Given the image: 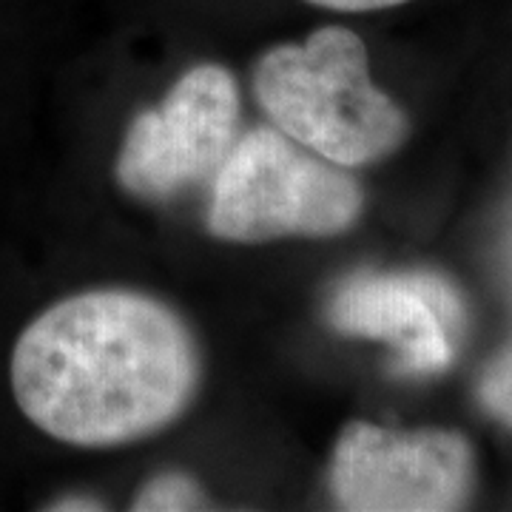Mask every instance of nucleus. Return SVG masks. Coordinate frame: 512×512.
<instances>
[{
	"label": "nucleus",
	"instance_id": "obj_9",
	"mask_svg": "<svg viewBox=\"0 0 512 512\" xmlns=\"http://www.w3.org/2000/svg\"><path fill=\"white\" fill-rule=\"evenodd\" d=\"M319 9L330 12H376V9H390V6H402L407 0H305Z\"/></svg>",
	"mask_w": 512,
	"mask_h": 512
},
{
	"label": "nucleus",
	"instance_id": "obj_10",
	"mask_svg": "<svg viewBox=\"0 0 512 512\" xmlns=\"http://www.w3.org/2000/svg\"><path fill=\"white\" fill-rule=\"evenodd\" d=\"M46 510H103V504L89 498V495H63V498H55L52 504H46Z\"/></svg>",
	"mask_w": 512,
	"mask_h": 512
},
{
	"label": "nucleus",
	"instance_id": "obj_8",
	"mask_svg": "<svg viewBox=\"0 0 512 512\" xmlns=\"http://www.w3.org/2000/svg\"><path fill=\"white\" fill-rule=\"evenodd\" d=\"M481 402L495 419H501L512 427V342L484 370Z\"/></svg>",
	"mask_w": 512,
	"mask_h": 512
},
{
	"label": "nucleus",
	"instance_id": "obj_4",
	"mask_svg": "<svg viewBox=\"0 0 512 512\" xmlns=\"http://www.w3.org/2000/svg\"><path fill=\"white\" fill-rule=\"evenodd\" d=\"M239 89L220 63H200L154 109L140 111L117 154V183L134 200L165 202L214 180L237 143Z\"/></svg>",
	"mask_w": 512,
	"mask_h": 512
},
{
	"label": "nucleus",
	"instance_id": "obj_3",
	"mask_svg": "<svg viewBox=\"0 0 512 512\" xmlns=\"http://www.w3.org/2000/svg\"><path fill=\"white\" fill-rule=\"evenodd\" d=\"M359 183L271 126L237 137L214 174L208 231L222 242L256 245L285 237L328 239L362 217Z\"/></svg>",
	"mask_w": 512,
	"mask_h": 512
},
{
	"label": "nucleus",
	"instance_id": "obj_6",
	"mask_svg": "<svg viewBox=\"0 0 512 512\" xmlns=\"http://www.w3.org/2000/svg\"><path fill=\"white\" fill-rule=\"evenodd\" d=\"M328 322L345 336L393 345L407 373H436L453 359L464 308L441 276L362 274L330 299Z\"/></svg>",
	"mask_w": 512,
	"mask_h": 512
},
{
	"label": "nucleus",
	"instance_id": "obj_7",
	"mask_svg": "<svg viewBox=\"0 0 512 512\" xmlns=\"http://www.w3.org/2000/svg\"><path fill=\"white\" fill-rule=\"evenodd\" d=\"M208 507V498L202 487L185 473H163L148 481L140 493L134 495L131 510L143 512H177V510H202Z\"/></svg>",
	"mask_w": 512,
	"mask_h": 512
},
{
	"label": "nucleus",
	"instance_id": "obj_5",
	"mask_svg": "<svg viewBox=\"0 0 512 512\" xmlns=\"http://www.w3.org/2000/svg\"><path fill=\"white\" fill-rule=\"evenodd\" d=\"M476 461L453 430L396 433L350 421L333 447L328 487L342 510L444 512L467 504Z\"/></svg>",
	"mask_w": 512,
	"mask_h": 512
},
{
	"label": "nucleus",
	"instance_id": "obj_1",
	"mask_svg": "<svg viewBox=\"0 0 512 512\" xmlns=\"http://www.w3.org/2000/svg\"><path fill=\"white\" fill-rule=\"evenodd\" d=\"M202 353L163 299L128 288L80 291L29 319L9 353L20 416L69 447H120L191 407Z\"/></svg>",
	"mask_w": 512,
	"mask_h": 512
},
{
	"label": "nucleus",
	"instance_id": "obj_2",
	"mask_svg": "<svg viewBox=\"0 0 512 512\" xmlns=\"http://www.w3.org/2000/svg\"><path fill=\"white\" fill-rule=\"evenodd\" d=\"M254 97L279 131L342 168L384 160L407 140L404 111L370 80L362 37L322 26L259 57Z\"/></svg>",
	"mask_w": 512,
	"mask_h": 512
}]
</instances>
